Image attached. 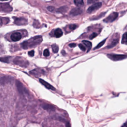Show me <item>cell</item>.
<instances>
[{"label":"cell","mask_w":127,"mask_h":127,"mask_svg":"<svg viewBox=\"0 0 127 127\" xmlns=\"http://www.w3.org/2000/svg\"><path fill=\"white\" fill-rule=\"evenodd\" d=\"M108 58L114 61H121L127 58V55L123 54H108L107 55Z\"/></svg>","instance_id":"3957f363"},{"label":"cell","mask_w":127,"mask_h":127,"mask_svg":"<svg viewBox=\"0 0 127 127\" xmlns=\"http://www.w3.org/2000/svg\"><path fill=\"white\" fill-rule=\"evenodd\" d=\"M63 34V32L62 30L60 28H58L56 29L54 31V35L57 38L61 37Z\"/></svg>","instance_id":"4fadbf2b"},{"label":"cell","mask_w":127,"mask_h":127,"mask_svg":"<svg viewBox=\"0 0 127 127\" xmlns=\"http://www.w3.org/2000/svg\"><path fill=\"white\" fill-rule=\"evenodd\" d=\"M14 23L18 25H23L28 23V21L23 18H16L14 20Z\"/></svg>","instance_id":"30bf717a"},{"label":"cell","mask_w":127,"mask_h":127,"mask_svg":"<svg viewBox=\"0 0 127 127\" xmlns=\"http://www.w3.org/2000/svg\"><path fill=\"white\" fill-rule=\"evenodd\" d=\"M66 127H71V125H70V124L69 123H68L67 124Z\"/></svg>","instance_id":"d6a6232c"},{"label":"cell","mask_w":127,"mask_h":127,"mask_svg":"<svg viewBox=\"0 0 127 127\" xmlns=\"http://www.w3.org/2000/svg\"><path fill=\"white\" fill-rule=\"evenodd\" d=\"M118 16V13L116 12H113L111 14L107 17L104 19V22L106 23H110L115 20Z\"/></svg>","instance_id":"277c9868"},{"label":"cell","mask_w":127,"mask_h":127,"mask_svg":"<svg viewBox=\"0 0 127 127\" xmlns=\"http://www.w3.org/2000/svg\"><path fill=\"white\" fill-rule=\"evenodd\" d=\"M77 25L76 24H70L69 25V29L71 30H74V29H75L76 28H77Z\"/></svg>","instance_id":"44dd1931"},{"label":"cell","mask_w":127,"mask_h":127,"mask_svg":"<svg viewBox=\"0 0 127 127\" xmlns=\"http://www.w3.org/2000/svg\"><path fill=\"white\" fill-rule=\"evenodd\" d=\"M101 7H102V3L100 2L96 3L93 5H92L90 7H89V8L87 10V12L90 14V13L93 12L94 11L98 10Z\"/></svg>","instance_id":"8992f818"},{"label":"cell","mask_w":127,"mask_h":127,"mask_svg":"<svg viewBox=\"0 0 127 127\" xmlns=\"http://www.w3.org/2000/svg\"><path fill=\"white\" fill-rule=\"evenodd\" d=\"M3 24V19L2 18L0 17V27L2 26Z\"/></svg>","instance_id":"f546056e"},{"label":"cell","mask_w":127,"mask_h":127,"mask_svg":"<svg viewBox=\"0 0 127 127\" xmlns=\"http://www.w3.org/2000/svg\"><path fill=\"white\" fill-rule=\"evenodd\" d=\"M12 10V7L9 4H0V11L9 13Z\"/></svg>","instance_id":"5b68a950"},{"label":"cell","mask_w":127,"mask_h":127,"mask_svg":"<svg viewBox=\"0 0 127 127\" xmlns=\"http://www.w3.org/2000/svg\"><path fill=\"white\" fill-rule=\"evenodd\" d=\"M121 127H127V122L124 123L122 126Z\"/></svg>","instance_id":"4dcf8cb0"},{"label":"cell","mask_w":127,"mask_h":127,"mask_svg":"<svg viewBox=\"0 0 127 127\" xmlns=\"http://www.w3.org/2000/svg\"><path fill=\"white\" fill-rule=\"evenodd\" d=\"M82 13H83V11L81 9H80L79 8H75L72 9L71 11L70 14L71 16H77L78 15L81 14Z\"/></svg>","instance_id":"52a82bcc"},{"label":"cell","mask_w":127,"mask_h":127,"mask_svg":"<svg viewBox=\"0 0 127 127\" xmlns=\"http://www.w3.org/2000/svg\"><path fill=\"white\" fill-rule=\"evenodd\" d=\"M97 35V34L96 33H93L90 36H89V39H92L94 38H95V37H96Z\"/></svg>","instance_id":"83f0119b"},{"label":"cell","mask_w":127,"mask_h":127,"mask_svg":"<svg viewBox=\"0 0 127 127\" xmlns=\"http://www.w3.org/2000/svg\"><path fill=\"white\" fill-rule=\"evenodd\" d=\"M79 48L81 49V50H82V51H85L86 50V48L82 44H80L79 45Z\"/></svg>","instance_id":"d4e9b609"},{"label":"cell","mask_w":127,"mask_h":127,"mask_svg":"<svg viewBox=\"0 0 127 127\" xmlns=\"http://www.w3.org/2000/svg\"><path fill=\"white\" fill-rule=\"evenodd\" d=\"M98 0H88L87 4H92L95 2H97Z\"/></svg>","instance_id":"4316f807"},{"label":"cell","mask_w":127,"mask_h":127,"mask_svg":"<svg viewBox=\"0 0 127 127\" xmlns=\"http://www.w3.org/2000/svg\"><path fill=\"white\" fill-rule=\"evenodd\" d=\"M47 10L50 11V12H53L55 10V8L54 7H52V6H49L47 7Z\"/></svg>","instance_id":"484cf974"},{"label":"cell","mask_w":127,"mask_h":127,"mask_svg":"<svg viewBox=\"0 0 127 127\" xmlns=\"http://www.w3.org/2000/svg\"><path fill=\"white\" fill-rule=\"evenodd\" d=\"M0 61L4 63H9V58H7V57L1 58H0Z\"/></svg>","instance_id":"603a6c76"},{"label":"cell","mask_w":127,"mask_h":127,"mask_svg":"<svg viewBox=\"0 0 127 127\" xmlns=\"http://www.w3.org/2000/svg\"><path fill=\"white\" fill-rule=\"evenodd\" d=\"M43 40L41 36H35L27 41H24L22 43V47L24 49H27L29 48H32L40 44Z\"/></svg>","instance_id":"6da1fadb"},{"label":"cell","mask_w":127,"mask_h":127,"mask_svg":"<svg viewBox=\"0 0 127 127\" xmlns=\"http://www.w3.org/2000/svg\"><path fill=\"white\" fill-rule=\"evenodd\" d=\"M43 108L45 109V110H50V111H53L54 110V107L52 105H48V104H45L43 106H42Z\"/></svg>","instance_id":"9a60e30c"},{"label":"cell","mask_w":127,"mask_h":127,"mask_svg":"<svg viewBox=\"0 0 127 127\" xmlns=\"http://www.w3.org/2000/svg\"><path fill=\"white\" fill-rule=\"evenodd\" d=\"M22 37V35L20 33L16 32L13 33L11 36V39L12 41L16 42L20 40Z\"/></svg>","instance_id":"9c48e42d"},{"label":"cell","mask_w":127,"mask_h":127,"mask_svg":"<svg viewBox=\"0 0 127 127\" xmlns=\"http://www.w3.org/2000/svg\"><path fill=\"white\" fill-rule=\"evenodd\" d=\"M105 41H106V39H104V40H103L102 41H101L100 43H99L94 48V49H99L100 48H101V47H102L105 43Z\"/></svg>","instance_id":"ffe728a7"},{"label":"cell","mask_w":127,"mask_h":127,"mask_svg":"<svg viewBox=\"0 0 127 127\" xmlns=\"http://www.w3.org/2000/svg\"><path fill=\"white\" fill-rule=\"evenodd\" d=\"M16 86H17L18 91H19V93H23L24 92H26L25 88L23 86V85L19 81H17L16 83Z\"/></svg>","instance_id":"7c38bea8"},{"label":"cell","mask_w":127,"mask_h":127,"mask_svg":"<svg viewBox=\"0 0 127 127\" xmlns=\"http://www.w3.org/2000/svg\"><path fill=\"white\" fill-rule=\"evenodd\" d=\"M1 1H8V0H0Z\"/></svg>","instance_id":"836d02e7"},{"label":"cell","mask_w":127,"mask_h":127,"mask_svg":"<svg viewBox=\"0 0 127 127\" xmlns=\"http://www.w3.org/2000/svg\"><path fill=\"white\" fill-rule=\"evenodd\" d=\"M52 49L54 53H57L59 51V47L58 45H57L56 44H53L52 45Z\"/></svg>","instance_id":"ac0fdd59"},{"label":"cell","mask_w":127,"mask_h":127,"mask_svg":"<svg viewBox=\"0 0 127 127\" xmlns=\"http://www.w3.org/2000/svg\"><path fill=\"white\" fill-rule=\"evenodd\" d=\"M83 43L87 48V52H89L92 47V43L87 40H84L82 41Z\"/></svg>","instance_id":"5bb4252c"},{"label":"cell","mask_w":127,"mask_h":127,"mask_svg":"<svg viewBox=\"0 0 127 127\" xmlns=\"http://www.w3.org/2000/svg\"><path fill=\"white\" fill-rule=\"evenodd\" d=\"M119 38H120V35L118 33L114 34L111 39L110 40V42L109 43V44L107 46V48L110 49V48H112L115 46L117 45V44L118 43L119 41Z\"/></svg>","instance_id":"7a4b0ae2"},{"label":"cell","mask_w":127,"mask_h":127,"mask_svg":"<svg viewBox=\"0 0 127 127\" xmlns=\"http://www.w3.org/2000/svg\"><path fill=\"white\" fill-rule=\"evenodd\" d=\"M68 7H67L66 6H64V7L60 8L57 10V12H59L60 13H65L68 11Z\"/></svg>","instance_id":"d6986e66"},{"label":"cell","mask_w":127,"mask_h":127,"mask_svg":"<svg viewBox=\"0 0 127 127\" xmlns=\"http://www.w3.org/2000/svg\"><path fill=\"white\" fill-rule=\"evenodd\" d=\"M43 54H44V56L45 57H48L49 55H50V52H49V51L48 49H45L44 51V52H43Z\"/></svg>","instance_id":"7402d4cb"},{"label":"cell","mask_w":127,"mask_h":127,"mask_svg":"<svg viewBox=\"0 0 127 127\" xmlns=\"http://www.w3.org/2000/svg\"><path fill=\"white\" fill-rule=\"evenodd\" d=\"M75 5L78 7H81L84 5V0H74Z\"/></svg>","instance_id":"2e32d148"},{"label":"cell","mask_w":127,"mask_h":127,"mask_svg":"<svg viewBox=\"0 0 127 127\" xmlns=\"http://www.w3.org/2000/svg\"><path fill=\"white\" fill-rule=\"evenodd\" d=\"M28 54L30 57H33L34 56V51L31 50V51H29L28 53Z\"/></svg>","instance_id":"cb8c5ba5"},{"label":"cell","mask_w":127,"mask_h":127,"mask_svg":"<svg viewBox=\"0 0 127 127\" xmlns=\"http://www.w3.org/2000/svg\"><path fill=\"white\" fill-rule=\"evenodd\" d=\"M14 62L15 63V64L19 65L21 67H26L27 66V63H28V62L24 61L22 59L19 58V57H17L16 58L14 61Z\"/></svg>","instance_id":"ba28073f"},{"label":"cell","mask_w":127,"mask_h":127,"mask_svg":"<svg viewBox=\"0 0 127 127\" xmlns=\"http://www.w3.org/2000/svg\"><path fill=\"white\" fill-rule=\"evenodd\" d=\"M3 82H4V81H3V80H2V79L0 78V85H2V84H3Z\"/></svg>","instance_id":"1f68e13d"},{"label":"cell","mask_w":127,"mask_h":127,"mask_svg":"<svg viewBox=\"0 0 127 127\" xmlns=\"http://www.w3.org/2000/svg\"><path fill=\"white\" fill-rule=\"evenodd\" d=\"M69 46L71 48H73V47H75L76 46H77V45H76V44H75V43H71L69 45Z\"/></svg>","instance_id":"f1b7e54d"},{"label":"cell","mask_w":127,"mask_h":127,"mask_svg":"<svg viewBox=\"0 0 127 127\" xmlns=\"http://www.w3.org/2000/svg\"><path fill=\"white\" fill-rule=\"evenodd\" d=\"M39 82L47 89L52 90H55V88L52 85H51L50 84H49L47 82L45 81L44 80H43L42 79H39Z\"/></svg>","instance_id":"8fae6325"},{"label":"cell","mask_w":127,"mask_h":127,"mask_svg":"<svg viewBox=\"0 0 127 127\" xmlns=\"http://www.w3.org/2000/svg\"><path fill=\"white\" fill-rule=\"evenodd\" d=\"M122 43L123 44L127 45V32H125L123 35L122 39Z\"/></svg>","instance_id":"e0dca14e"}]
</instances>
